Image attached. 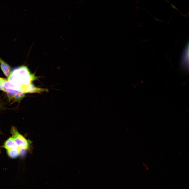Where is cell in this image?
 I'll return each instance as SVG.
<instances>
[{"label": "cell", "instance_id": "cell-1", "mask_svg": "<svg viewBox=\"0 0 189 189\" xmlns=\"http://www.w3.org/2000/svg\"><path fill=\"white\" fill-rule=\"evenodd\" d=\"M36 78L27 66L22 65L12 70L7 80L17 90L25 94L28 86L32 83V81Z\"/></svg>", "mask_w": 189, "mask_h": 189}, {"label": "cell", "instance_id": "cell-2", "mask_svg": "<svg viewBox=\"0 0 189 189\" xmlns=\"http://www.w3.org/2000/svg\"><path fill=\"white\" fill-rule=\"evenodd\" d=\"M10 132L12 135V137L19 148L24 149H29L31 146V143L21 134L16 128L12 127Z\"/></svg>", "mask_w": 189, "mask_h": 189}, {"label": "cell", "instance_id": "cell-3", "mask_svg": "<svg viewBox=\"0 0 189 189\" xmlns=\"http://www.w3.org/2000/svg\"><path fill=\"white\" fill-rule=\"evenodd\" d=\"M0 67L2 71L7 78L9 76L11 71L10 66L0 57Z\"/></svg>", "mask_w": 189, "mask_h": 189}, {"label": "cell", "instance_id": "cell-4", "mask_svg": "<svg viewBox=\"0 0 189 189\" xmlns=\"http://www.w3.org/2000/svg\"><path fill=\"white\" fill-rule=\"evenodd\" d=\"M186 48L185 49L184 52L183 53L181 61V66L183 70L186 72L188 70V65L187 63V58H188V48Z\"/></svg>", "mask_w": 189, "mask_h": 189}, {"label": "cell", "instance_id": "cell-5", "mask_svg": "<svg viewBox=\"0 0 189 189\" xmlns=\"http://www.w3.org/2000/svg\"><path fill=\"white\" fill-rule=\"evenodd\" d=\"M4 147L7 150L19 148L12 137L10 138L6 141Z\"/></svg>", "mask_w": 189, "mask_h": 189}, {"label": "cell", "instance_id": "cell-6", "mask_svg": "<svg viewBox=\"0 0 189 189\" xmlns=\"http://www.w3.org/2000/svg\"><path fill=\"white\" fill-rule=\"evenodd\" d=\"M20 149L19 148L7 150V153L8 156L12 158H17L20 153Z\"/></svg>", "mask_w": 189, "mask_h": 189}, {"label": "cell", "instance_id": "cell-7", "mask_svg": "<svg viewBox=\"0 0 189 189\" xmlns=\"http://www.w3.org/2000/svg\"><path fill=\"white\" fill-rule=\"evenodd\" d=\"M6 79L0 77V90L4 91V86Z\"/></svg>", "mask_w": 189, "mask_h": 189}]
</instances>
